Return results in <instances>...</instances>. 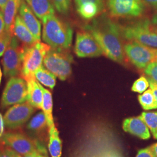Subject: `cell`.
Returning a JSON list of instances; mask_svg holds the SVG:
<instances>
[{"mask_svg":"<svg viewBox=\"0 0 157 157\" xmlns=\"http://www.w3.org/2000/svg\"><path fill=\"white\" fill-rule=\"evenodd\" d=\"M122 34L128 41H135L144 45L157 48V33L151 21L144 18L121 26Z\"/></svg>","mask_w":157,"mask_h":157,"instance_id":"3","label":"cell"},{"mask_svg":"<svg viewBox=\"0 0 157 157\" xmlns=\"http://www.w3.org/2000/svg\"><path fill=\"white\" fill-rule=\"evenodd\" d=\"M75 52L80 58H93L101 56L103 51L93 36L87 30L76 34Z\"/></svg>","mask_w":157,"mask_h":157,"instance_id":"11","label":"cell"},{"mask_svg":"<svg viewBox=\"0 0 157 157\" xmlns=\"http://www.w3.org/2000/svg\"><path fill=\"white\" fill-rule=\"evenodd\" d=\"M4 118L2 117V115L0 113V138L4 134Z\"/></svg>","mask_w":157,"mask_h":157,"instance_id":"37","label":"cell"},{"mask_svg":"<svg viewBox=\"0 0 157 157\" xmlns=\"http://www.w3.org/2000/svg\"><path fill=\"white\" fill-rule=\"evenodd\" d=\"M41 88L43 93V100L42 104L43 112H44L45 117L47 121V124L48 126V129L52 126L55 125L54 122V118L52 115V109H53V102L52 97L49 90L43 87L41 85Z\"/></svg>","mask_w":157,"mask_h":157,"instance_id":"21","label":"cell"},{"mask_svg":"<svg viewBox=\"0 0 157 157\" xmlns=\"http://www.w3.org/2000/svg\"><path fill=\"white\" fill-rule=\"evenodd\" d=\"M56 11L62 15H67L71 6V0H51Z\"/></svg>","mask_w":157,"mask_h":157,"instance_id":"26","label":"cell"},{"mask_svg":"<svg viewBox=\"0 0 157 157\" xmlns=\"http://www.w3.org/2000/svg\"><path fill=\"white\" fill-rule=\"evenodd\" d=\"M13 36H15L25 47H30L37 42H39L34 38L33 34L25 25L19 15H17L15 18L13 28Z\"/></svg>","mask_w":157,"mask_h":157,"instance_id":"17","label":"cell"},{"mask_svg":"<svg viewBox=\"0 0 157 157\" xmlns=\"http://www.w3.org/2000/svg\"><path fill=\"white\" fill-rule=\"evenodd\" d=\"M28 86L27 82L22 78H10L6 85L2 95V108L22 104L28 101Z\"/></svg>","mask_w":157,"mask_h":157,"instance_id":"8","label":"cell"},{"mask_svg":"<svg viewBox=\"0 0 157 157\" xmlns=\"http://www.w3.org/2000/svg\"><path fill=\"white\" fill-rule=\"evenodd\" d=\"M138 100L143 109L148 111L157 109V101L151 89L145 91L139 95Z\"/></svg>","mask_w":157,"mask_h":157,"instance_id":"24","label":"cell"},{"mask_svg":"<svg viewBox=\"0 0 157 157\" xmlns=\"http://www.w3.org/2000/svg\"><path fill=\"white\" fill-rule=\"evenodd\" d=\"M43 157H48V155H47V152H44V153L43 154Z\"/></svg>","mask_w":157,"mask_h":157,"instance_id":"42","label":"cell"},{"mask_svg":"<svg viewBox=\"0 0 157 157\" xmlns=\"http://www.w3.org/2000/svg\"><path fill=\"white\" fill-rule=\"evenodd\" d=\"M48 128L47 121L43 112H40L35 115L29 122L27 129L31 133L35 135H40Z\"/></svg>","mask_w":157,"mask_h":157,"instance_id":"22","label":"cell"},{"mask_svg":"<svg viewBox=\"0 0 157 157\" xmlns=\"http://www.w3.org/2000/svg\"><path fill=\"white\" fill-rule=\"evenodd\" d=\"M151 148L152 150H153V151L154 152V154L155 155V157H157V143L152 144L151 146Z\"/></svg>","mask_w":157,"mask_h":157,"instance_id":"40","label":"cell"},{"mask_svg":"<svg viewBox=\"0 0 157 157\" xmlns=\"http://www.w3.org/2000/svg\"><path fill=\"white\" fill-rule=\"evenodd\" d=\"M155 61L157 62V48H155Z\"/></svg>","mask_w":157,"mask_h":157,"instance_id":"41","label":"cell"},{"mask_svg":"<svg viewBox=\"0 0 157 157\" xmlns=\"http://www.w3.org/2000/svg\"><path fill=\"white\" fill-rule=\"evenodd\" d=\"M6 23L2 12L0 11V37L5 32Z\"/></svg>","mask_w":157,"mask_h":157,"instance_id":"33","label":"cell"},{"mask_svg":"<svg viewBox=\"0 0 157 157\" xmlns=\"http://www.w3.org/2000/svg\"><path fill=\"white\" fill-rule=\"evenodd\" d=\"M8 0H0V11L3 12Z\"/></svg>","mask_w":157,"mask_h":157,"instance_id":"38","label":"cell"},{"mask_svg":"<svg viewBox=\"0 0 157 157\" xmlns=\"http://www.w3.org/2000/svg\"><path fill=\"white\" fill-rule=\"evenodd\" d=\"M154 30L157 33V26H154Z\"/></svg>","mask_w":157,"mask_h":157,"instance_id":"44","label":"cell"},{"mask_svg":"<svg viewBox=\"0 0 157 157\" xmlns=\"http://www.w3.org/2000/svg\"><path fill=\"white\" fill-rule=\"evenodd\" d=\"M19 16L29 30L33 34L37 41L41 40V23L37 19L33 12L24 0L21 1L19 9Z\"/></svg>","mask_w":157,"mask_h":157,"instance_id":"13","label":"cell"},{"mask_svg":"<svg viewBox=\"0 0 157 157\" xmlns=\"http://www.w3.org/2000/svg\"><path fill=\"white\" fill-rule=\"evenodd\" d=\"M35 15L43 21L47 17L55 15L54 6L51 0H24Z\"/></svg>","mask_w":157,"mask_h":157,"instance_id":"16","label":"cell"},{"mask_svg":"<svg viewBox=\"0 0 157 157\" xmlns=\"http://www.w3.org/2000/svg\"><path fill=\"white\" fill-rule=\"evenodd\" d=\"M34 76L40 83L49 87L51 89H53L56 84V76L43 65L35 72Z\"/></svg>","mask_w":157,"mask_h":157,"instance_id":"23","label":"cell"},{"mask_svg":"<svg viewBox=\"0 0 157 157\" xmlns=\"http://www.w3.org/2000/svg\"><path fill=\"white\" fill-rule=\"evenodd\" d=\"M148 82H149V83H150V89H151L152 91V93H153V94L155 96L157 101V84L152 82L151 81H150V80H148Z\"/></svg>","mask_w":157,"mask_h":157,"instance_id":"36","label":"cell"},{"mask_svg":"<svg viewBox=\"0 0 157 157\" xmlns=\"http://www.w3.org/2000/svg\"><path fill=\"white\" fill-rule=\"evenodd\" d=\"M146 78L148 80L157 84V62H152L144 69Z\"/></svg>","mask_w":157,"mask_h":157,"instance_id":"28","label":"cell"},{"mask_svg":"<svg viewBox=\"0 0 157 157\" xmlns=\"http://www.w3.org/2000/svg\"><path fill=\"white\" fill-rule=\"evenodd\" d=\"M151 23L152 25L157 26V13H155V15H153V17H152Z\"/></svg>","mask_w":157,"mask_h":157,"instance_id":"39","label":"cell"},{"mask_svg":"<svg viewBox=\"0 0 157 157\" xmlns=\"http://www.w3.org/2000/svg\"><path fill=\"white\" fill-rule=\"evenodd\" d=\"M67 50L51 48L43 62L44 67L61 80H67L72 74L73 56Z\"/></svg>","mask_w":157,"mask_h":157,"instance_id":"5","label":"cell"},{"mask_svg":"<svg viewBox=\"0 0 157 157\" xmlns=\"http://www.w3.org/2000/svg\"><path fill=\"white\" fill-rule=\"evenodd\" d=\"M1 77H2V73H1V69H0V83H1Z\"/></svg>","mask_w":157,"mask_h":157,"instance_id":"43","label":"cell"},{"mask_svg":"<svg viewBox=\"0 0 157 157\" xmlns=\"http://www.w3.org/2000/svg\"><path fill=\"white\" fill-rule=\"evenodd\" d=\"M8 148L10 153L11 154L12 157H43V154L45 152H47V150H45L43 152L36 151L32 152V153H30L28 154H26V155H21V154H19L17 152L13 151L10 148Z\"/></svg>","mask_w":157,"mask_h":157,"instance_id":"31","label":"cell"},{"mask_svg":"<svg viewBox=\"0 0 157 157\" xmlns=\"http://www.w3.org/2000/svg\"><path fill=\"white\" fill-rule=\"evenodd\" d=\"M145 5L157 10V0H143Z\"/></svg>","mask_w":157,"mask_h":157,"instance_id":"34","label":"cell"},{"mask_svg":"<svg viewBox=\"0 0 157 157\" xmlns=\"http://www.w3.org/2000/svg\"><path fill=\"white\" fill-rule=\"evenodd\" d=\"M42 23V38L46 44L54 49L67 50L71 48L73 32L69 23L55 15L47 17Z\"/></svg>","mask_w":157,"mask_h":157,"instance_id":"2","label":"cell"},{"mask_svg":"<svg viewBox=\"0 0 157 157\" xmlns=\"http://www.w3.org/2000/svg\"><path fill=\"white\" fill-rule=\"evenodd\" d=\"M48 150L51 157H61L62 154V141L55 125L48 129Z\"/></svg>","mask_w":157,"mask_h":157,"instance_id":"20","label":"cell"},{"mask_svg":"<svg viewBox=\"0 0 157 157\" xmlns=\"http://www.w3.org/2000/svg\"><path fill=\"white\" fill-rule=\"evenodd\" d=\"M26 47L13 36L4 54L2 64L6 78L17 77L22 70L23 58Z\"/></svg>","mask_w":157,"mask_h":157,"instance_id":"7","label":"cell"},{"mask_svg":"<svg viewBox=\"0 0 157 157\" xmlns=\"http://www.w3.org/2000/svg\"><path fill=\"white\" fill-rule=\"evenodd\" d=\"M27 82L28 86L29 102L35 108L42 109L43 93L41 84L36 79L32 78Z\"/></svg>","mask_w":157,"mask_h":157,"instance_id":"19","label":"cell"},{"mask_svg":"<svg viewBox=\"0 0 157 157\" xmlns=\"http://www.w3.org/2000/svg\"><path fill=\"white\" fill-rule=\"evenodd\" d=\"M0 157H12L9 152L8 148L6 147V148H1L0 147Z\"/></svg>","mask_w":157,"mask_h":157,"instance_id":"35","label":"cell"},{"mask_svg":"<svg viewBox=\"0 0 157 157\" xmlns=\"http://www.w3.org/2000/svg\"><path fill=\"white\" fill-rule=\"evenodd\" d=\"M139 117L150 130L154 137L157 139V111L143 112Z\"/></svg>","mask_w":157,"mask_h":157,"instance_id":"25","label":"cell"},{"mask_svg":"<svg viewBox=\"0 0 157 157\" xmlns=\"http://www.w3.org/2000/svg\"><path fill=\"white\" fill-rule=\"evenodd\" d=\"M107 8L113 17H137L143 15L146 5L143 0H107Z\"/></svg>","mask_w":157,"mask_h":157,"instance_id":"10","label":"cell"},{"mask_svg":"<svg viewBox=\"0 0 157 157\" xmlns=\"http://www.w3.org/2000/svg\"><path fill=\"white\" fill-rule=\"evenodd\" d=\"M125 56L135 67L144 69L151 62L155 61V48L135 41H128L124 44Z\"/></svg>","mask_w":157,"mask_h":157,"instance_id":"9","label":"cell"},{"mask_svg":"<svg viewBox=\"0 0 157 157\" xmlns=\"http://www.w3.org/2000/svg\"><path fill=\"white\" fill-rule=\"evenodd\" d=\"M75 2L76 7L84 4L93 3L97 4L103 10H104L105 8V0H75Z\"/></svg>","mask_w":157,"mask_h":157,"instance_id":"30","label":"cell"},{"mask_svg":"<svg viewBox=\"0 0 157 157\" xmlns=\"http://www.w3.org/2000/svg\"><path fill=\"white\" fill-rule=\"evenodd\" d=\"M84 29L95 38L107 58L124 63L125 59L124 44L121 26L112 21L106 13H102L86 25Z\"/></svg>","mask_w":157,"mask_h":157,"instance_id":"1","label":"cell"},{"mask_svg":"<svg viewBox=\"0 0 157 157\" xmlns=\"http://www.w3.org/2000/svg\"><path fill=\"white\" fill-rule=\"evenodd\" d=\"M122 127L124 132L143 140H148L151 137L148 126L139 116L124 119Z\"/></svg>","mask_w":157,"mask_h":157,"instance_id":"14","label":"cell"},{"mask_svg":"<svg viewBox=\"0 0 157 157\" xmlns=\"http://www.w3.org/2000/svg\"><path fill=\"white\" fill-rule=\"evenodd\" d=\"M13 36H12L5 31L4 34L0 37V56H2L4 54Z\"/></svg>","mask_w":157,"mask_h":157,"instance_id":"29","label":"cell"},{"mask_svg":"<svg viewBox=\"0 0 157 157\" xmlns=\"http://www.w3.org/2000/svg\"><path fill=\"white\" fill-rule=\"evenodd\" d=\"M136 157H156L151 147L139 150Z\"/></svg>","mask_w":157,"mask_h":157,"instance_id":"32","label":"cell"},{"mask_svg":"<svg viewBox=\"0 0 157 157\" xmlns=\"http://www.w3.org/2000/svg\"><path fill=\"white\" fill-rule=\"evenodd\" d=\"M1 143L13 151L21 155H26L36 151H44L45 147L38 141L19 132L5 133L0 138Z\"/></svg>","mask_w":157,"mask_h":157,"instance_id":"6","label":"cell"},{"mask_svg":"<svg viewBox=\"0 0 157 157\" xmlns=\"http://www.w3.org/2000/svg\"><path fill=\"white\" fill-rule=\"evenodd\" d=\"M35 110L29 101L14 105L4 116V125L8 129H15L25 124Z\"/></svg>","mask_w":157,"mask_h":157,"instance_id":"12","label":"cell"},{"mask_svg":"<svg viewBox=\"0 0 157 157\" xmlns=\"http://www.w3.org/2000/svg\"><path fill=\"white\" fill-rule=\"evenodd\" d=\"M22 0H8L4 11L2 12L6 23L5 31L8 33L13 36V28Z\"/></svg>","mask_w":157,"mask_h":157,"instance_id":"18","label":"cell"},{"mask_svg":"<svg viewBox=\"0 0 157 157\" xmlns=\"http://www.w3.org/2000/svg\"><path fill=\"white\" fill-rule=\"evenodd\" d=\"M94 143L87 146V148L81 152L77 157H124L116 148L112 149L108 146H104V144H101V143L95 145L94 141Z\"/></svg>","mask_w":157,"mask_h":157,"instance_id":"15","label":"cell"},{"mask_svg":"<svg viewBox=\"0 0 157 157\" xmlns=\"http://www.w3.org/2000/svg\"><path fill=\"white\" fill-rule=\"evenodd\" d=\"M149 86L150 83L148 78L142 76L134 82L132 87V91L141 94L146 91Z\"/></svg>","mask_w":157,"mask_h":157,"instance_id":"27","label":"cell"},{"mask_svg":"<svg viewBox=\"0 0 157 157\" xmlns=\"http://www.w3.org/2000/svg\"><path fill=\"white\" fill-rule=\"evenodd\" d=\"M51 48L47 44L40 41L32 46L26 47L23 58L21 77L26 81L35 78V72L43 65L45 56Z\"/></svg>","mask_w":157,"mask_h":157,"instance_id":"4","label":"cell"}]
</instances>
